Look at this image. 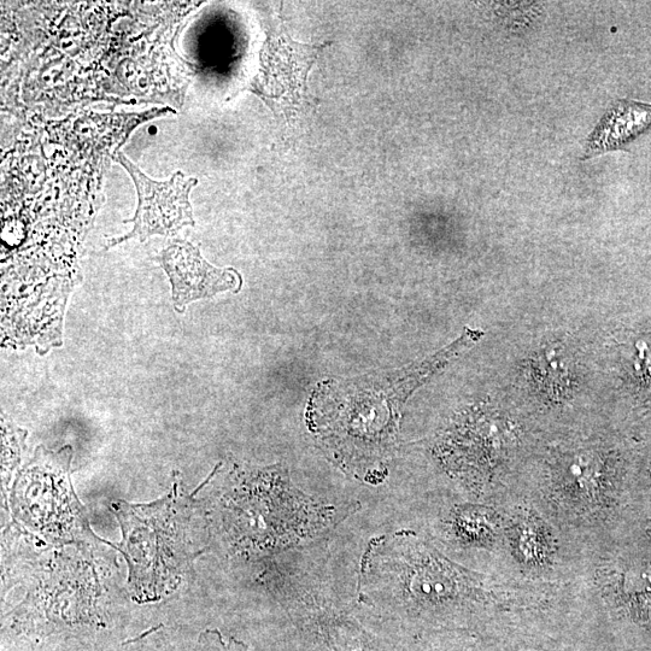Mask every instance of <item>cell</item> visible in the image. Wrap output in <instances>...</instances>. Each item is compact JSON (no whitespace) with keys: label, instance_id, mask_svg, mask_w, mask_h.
<instances>
[{"label":"cell","instance_id":"6da1fadb","mask_svg":"<svg viewBox=\"0 0 651 651\" xmlns=\"http://www.w3.org/2000/svg\"><path fill=\"white\" fill-rule=\"evenodd\" d=\"M563 588L513 583L471 570L425 533L401 530L368 543L357 596L380 612L424 623L497 626L547 606Z\"/></svg>","mask_w":651,"mask_h":651},{"label":"cell","instance_id":"7a4b0ae2","mask_svg":"<svg viewBox=\"0 0 651 651\" xmlns=\"http://www.w3.org/2000/svg\"><path fill=\"white\" fill-rule=\"evenodd\" d=\"M630 471L611 438L570 434L543 445L532 467L516 474L512 491L584 547L633 520Z\"/></svg>","mask_w":651,"mask_h":651},{"label":"cell","instance_id":"3957f363","mask_svg":"<svg viewBox=\"0 0 651 651\" xmlns=\"http://www.w3.org/2000/svg\"><path fill=\"white\" fill-rule=\"evenodd\" d=\"M356 510L309 496L278 467L243 471L217 504L219 527L234 553L268 555L314 542Z\"/></svg>","mask_w":651,"mask_h":651},{"label":"cell","instance_id":"277c9868","mask_svg":"<svg viewBox=\"0 0 651 651\" xmlns=\"http://www.w3.org/2000/svg\"><path fill=\"white\" fill-rule=\"evenodd\" d=\"M566 588L586 617L651 639V530L630 520L585 544Z\"/></svg>","mask_w":651,"mask_h":651},{"label":"cell","instance_id":"5b68a950","mask_svg":"<svg viewBox=\"0 0 651 651\" xmlns=\"http://www.w3.org/2000/svg\"><path fill=\"white\" fill-rule=\"evenodd\" d=\"M525 449L524 425L488 402L457 415L433 448L459 496L473 501H497L508 494Z\"/></svg>","mask_w":651,"mask_h":651},{"label":"cell","instance_id":"8992f818","mask_svg":"<svg viewBox=\"0 0 651 651\" xmlns=\"http://www.w3.org/2000/svg\"><path fill=\"white\" fill-rule=\"evenodd\" d=\"M180 490L148 506L113 504L123 531L129 586L139 601H154L179 584L195 556L190 541L191 504Z\"/></svg>","mask_w":651,"mask_h":651},{"label":"cell","instance_id":"52a82bcc","mask_svg":"<svg viewBox=\"0 0 651 651\" xmlns=\"http://www.w3.org/2000/svg\"><path fill=\"white\" fill-rule=\"evenodd\" d=\"M503 497L497 501L447 498L428 520L430 530L425 535L461 565L518 583L507 553Z\"/></svg>","mask_w":651,"mask_h":651},{"label":"cell","instance_id":"ba28073f","mask_svg":"<svg viewBox=\"0 0 651 651\" xmlns=\"http://www.w3.org/2000/svg\"><path fill=\"white\" fill-rule=\"evenodd\" d=\"M504 533L515 582L566 586L578 572L583 545L571 541L525 498L503 497Z\"/></svg>","mask_w":651,"mask_h":651},{"label":"cell","instance_id":"9c48e42d","mask_svg":"<svg viewBox=\"0 0 651 651\" xmlns=\"http://www.w3.org/2000/svg\"><path fill=\"white\" fill-rule=\"evenodd\" d=\"M114 158L131 174L137 187L139 204L133 219L126 221L132 222V232L125 237L111 239L107 245L108 249L128 239L138 238L140 242H144L156 234L174 236L185 226H195L190 193L198 184L196 179L186 178L179 172L166 183H157L140 172V169L121 152H117Z\"/></svg>","mask_w":651,"mask_h":651},{"label":"cell","instance_id":"30bf717a","mask_svg":"<svg viewBox=\"0 0 651 651\" xmlns=\"http://www.w3.org/2000/svg\"><path fill=\"white\" fill-rule=\"evenodd\" d=\"M310 45L293 40L281 27L269 37L263 55V75L258 93L273 110L285 116L296 115L309 101L308 78L322 51L328 45Z\"/></svg>","mask_w":651,"mask_h":651},{"label":"cell","instance_id":"8fae6325","mask_svg":"<svg viewBox=\"0 0 651 651\" xmlns=\"http://www.w3.org/2000/svg\"><path fill=\"white\" fill-rule=\"evenodd\" d=\"M172 284L173 302L178 312L190 303L221 292H239L243 280L233 268L221 269L204 260L197 246L175 240L158 257Z\"/></svg>","mask_w":651,"mask_h":651},{"label":"cell","instance_id":"7c38bea8","mask_svg":"<svg viewBox=\"0 0 651 651\" xmlns=\"http://www.w3.org/2000/svg\"><path fill=\"white\" fill-rule=\"evenodd\" d=\"M651 129V104L620 99L602 117L590 134L582 161L624 150L627 145Z\"/></svg>","mask_w":651,"mask_h":651},{"label":"cell","instance_id":"4fadbf2b","mask_svg":"<svg viewBox=\"0 0 651 651\" xmlns=\"http://www.w3.org/2000/svg\"><path fill=\"white\" fill-rule=\"evenodd\" d=\"M532 378L539 392L551 403L561 404L571 400L572 365L563 346H543L533 357Z\"/></svg>","mask_w":651,"mask_h":651},{"label":"cell","instance_id":"5bb4252c","mask_svg":"<svg viewBox=\"0 0 651 651\" xmlns=\"http://www.w3.org/2000/svg\"><path fill=\"white\" fill-rule=\"evenodd\" d=\"M631 518L651 530V445L630 471Z\"/></svg>","mask_w":651,"mask_h":651},{"label":"cell","instance_id":"9a60e30c","mask_svg":"<svg viewBox=\"0 0 651 651\" xmlns=\"http://www.w3.org/2000/svg\"><path fill=\"white\" fill-rule=\"evenodd\" d=\"M514 651H555L550 649L547 644L537 642H520L516 644Z\"/></svg>","mask_w":651,"mask_h":651}]
</instances>
